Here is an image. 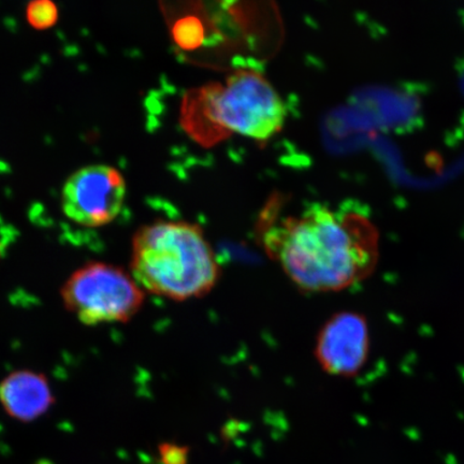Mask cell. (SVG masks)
<instances>
[{
    "instance_id": "cell-1",
    "label": "cell",
    "mask_w": 464,
    "mask_h": 464,
    "mask_svg": "<svg viewBox=\"0 0 464 464\" xmlns=\"http://www.w3.org/2000/svg\"><path fill=\"white\" fill-rule=\"evenodd\" d=\"M261 241L294 285L310 294L367 280L380 258L379 231L367 217L319 203L270 224Z\"/></svg>"
},
{
    "instance_id": "cell-2",
    "label": "cell",
    "mask_w": 464,
    "mask_h": 464,
    "mask_svg": "<svg viewBox=\"0 0 464 464\" xmlns=\"http://www.w3.org/2000/svg\"><path fill=\"white\" fill-rule=\"evenodd\" d=\"M130 274L144 292L181 303L211 293L222 270L199 225L156 220L132 237Z\"/></svg>"
},
{
    "instance_id": "cell-3",
    "label": "cell",
    "mask_w": 464,
    "mask_h": 464,
    "mask_svg": "<svg viewBox=\"0 0 464 464\" xmlns=\"http://www.w3.org/2000/svg\"><path fill=\"white\" fill-rule=\"evenodd\" d=\"M285 104L263 74L237 71L224 83L188 92L181 110L184 130L199 142L237 133L266 141L283 129Z\"/></svg>"
},
{
    "instance_id": "cell-4",
    "label": "cell",
    "mask_w": 464,
    "mask_h": 464,
    "mask_svg": "<svg viewBox=\"0 0 464 464\" xmlns=\"http://www.w3.org/2000/svg\"><path fill=\"white\" fill-rule=\"evenodd\" d=\"M144 293L130 272L100 261L75 270L61 289L66 310L87 326L129 323L141 310Z\"/></svg>"
},
{
    "instance_id": "cell-5",
    "label": "cell",
    "mask_w": 464,
    "mask_h": 464,
    "mask_svg": "<svg viewBox=\"0 0 464 464\" xmlns=\"http://www.w3.org/2000/svg\"><path fill=\"white\" fill-rule=\"evenodd\" d=\"M125 196V179L118 169L92 165L69 177L62 191V208L75 224L102 227L118 218Z\"/></svg>"
},
{
    "instance_id": "cell-6",
    "label": "cell",
    "mask_w": 464,
    "mask_h": 464,
    "mask_svg": "<svg viewBox=\"0 0 464 464\" xmlns=\"http://www.w3.org/2000/svg\"><path fill=\"white\" fill-rule=\"evenodd\" d=\"M370 346L367 318L355 311H341L329 317L319 329L314 356L324 372L352 379L367 363Z\"/></svg>"
},
{
    "instance_id": "cell-7",
    "label": "cell",
    "mask_w": 464,
    "mask_h": 464,
    "mask_svg": "<svg viewBox=\"0 0 464 464\" xmlns=\"http://www.w3.org/2000/svg\"><path fill=\"white\" fill-rule=\"evenodd\" d=\"M54 402L49 380L43 373L31 370L14 371L0 382V403L15 420H36Z\"/></svg>"
},
{
    "instance_id": "cell-8",
    "label": "cell",
    "mask_w": 464,
    "mask_h": 464,
    "mask_svg": "<svg viewBox=\"0 0 464 464\" xmlns=\"http://www.w3.org/2000/svg\"><path fill=\"white\" fill-rule=\"evenodd\" d=\"M26 19L34 28L44 31L56 24L58 9L51 0H34L27 5Z\"/></svg>"
},
{
    "instance_id": "cell-9",
    "label": "cell",
    "mask_w": 464,
    "mask_h": 464,
    "mask_svg": "<svg viewBox=\"0 0 464 464\" xmlns=\"http://www.w3.org/2000/svg\"><path fill=\"white\" fill-rule=\"evenodd\" d=\"M161 464H188L189 446L164 442L159 446Z\"/></svg>"
}]
</instances>
